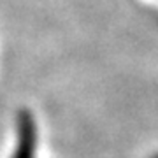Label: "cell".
I'll return each instance as SVG.
<instances>
[{"mask_svg":"<svg viewBox=\"0 0 158 158\" xmlns=\"http://www.w3.org/2000/svg\"><path fill=\"white\" fill-rule=\"evenodd\" d=\"M151 158H158V153H156V155H153V156Z\"/></svg>","mask_w":158,"mask_h":158,"instance_id":"7a4b0ae2","label":"cell"},{"mask_svg":"<svg viewBox=\"0 0 158 158\" xmlns=\"http://www.w3.org/2000/svg\"><path fill=\"white\" fill-rule=\"evenodd\" d=\"M37 121L30 109H19L16 114V146L11 158H35L37 155Z\"/></svg>","mask_w":158,"mask_h":158,"instance_id":"6da1fadb","label":"cell"}]
</instances>
